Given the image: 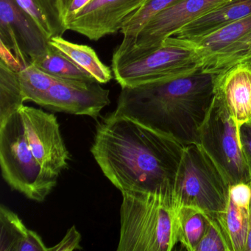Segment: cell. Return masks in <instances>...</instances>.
<instances>
[{
    "label": "cell",
    "mask_w": 251,
    "mask_h": 251,
    "mask_svg": "<svg viewBox=\"0 0 251 251\" xmlns=\"http://www.w3.org/2000/svg\"><path fill=\"white\" fill-rule=\"evenodd\" d=\"M185 146L130 117L112 113L97 127L91 152L120 192L156 194L173 204Z\"/></svg>",
    "instance_id": "obj_1"
},
{
    "label": "cell",
    "mask_w": 251,
    "mask_h": 251,
    "mask_svg": "<svg viewBox=\"0 0 251 251\" xmlns=\"http://www.w3.org/2000/svg\"><path fill=\"white\" fill-rule=\"evenodd\" d=\"M216 73L190 74L122 88L114 113L177 141L199 143V131L214 97Z\"/></svg>",
    "instance_id": "obj_2"
},
{
    "label": "cell",
    "mask_w": 251,
    "mask_h": 251,
    "mask_svg": "<svg viewBox=\"0 0 251 251\" xmlns=\"http://www.w3.org/2000/svg\"><path fill=\"white\" fill-rule=\"evenodd\" d=\"M118 251H171L178 243L173 202L159 195L123 192Z\"/></svg>",
    "instance_id": "obj_3"
},
{
    "label": "cell",
    "mask_w": 251,
    "mask_h": 251,
    "mask_svg": "<svg viewBox=\"0 0 251 251\" xmlns=\"http://www.w3.org/2000/svg\"><path fill=\"white\" fill-rule=\"evenodd\" d=\"M115 80L121 88L190 74L201 68L196 52L174 38L158 48L140 50L123 39L111 60Z\"/></svg>",
    "instance_id": "obj_4"
},
{
    "label": "cell",
    "mask_w": 251,
    "mask_h": 251,
    "mask_svg": "<svg viewBox=\"0 0 251 251\" xmlns=\"http://www.w3.org/2000/svg\"><path fill=\"white\" fill-rule=\"evenodd\" d=\"M227 177L198 144L185 147L175 183V210L190 206L218 220L230 197Z\"/></svg>",
    "instance_id": "obj_5"
},
{
    "label": "cell",
    "mask_w": 251,
    "mask_h": 251,
    "mask_svg": "<svg viewBox=\"0 0 251 251\" xmlns=\"http://www.w3.org/2000/svg\"><path fill=\"white\" fill-rule=\"evenodd\" d=\"M0 165L8 184L28 199L42 202L56 186L58 176L46 171L30 149L20 111L0 123Z\"/></svg>",
    "instance_id": "obj_6"
},
{
    "label": "cell",
    "mask_w": 251,
    "mask_h": 251,
    "mask_svg": "<svg viewBox=\"0 0 251 251\" xmlns=\"http://www.w3.org/2000/svg\"><path fill=\"white\" fill-rule=\"evenodd\" d=\"M239 129L223 100L214 92L211 108L200 128L198 145L227 177L230 186L251 182Z\"/></svg>",
    "instance_id": "obj_7"
},
{
    "label": "cell",
    "mask_w": 251,
    "mask_h": 251,
    "mask_svg": "<svg viewBox=\"0 0 251 251\" xmlns=\"http://www.w3.org/2000/svg\"><path fill=\"white\" fill-rule=\"evenodd\" d=\"M174 39L195 50L202 70L216 73L235 64L251 45V15L202 37Z\"/></svg>",
    "instance_id": "obj_8"
},
{
    "label": "cell",
    "mask_w": 251,
    "mask_h": 251,
    "mask_svg": "<svg viewBox=\"0 0 251 251\" xmlns=\"http://www.w3.org/2000/svg\"><path fill=\"white\" fill-rule=\"evenodd\" d=\"M0 43L25 67L46 52L50 39L16 0H0Z\"/></svg>",
    "instance_id": "obj_9"
},
{
    "label": "cell",
    "mask_w": 251,
    "mask_h": 251,
    "mask_svg": "<svg viewBox=\"0 0 251 251\" xmlns=\"http://www.w3.org/2000/svg\"><path fill=\"white\" fill-rule=\"evenodd\" d=\"M20 112L35 158L46 171L59 176L67 167L70 154L61 136L56 117L52 114L25 105Z\"/></svg>",
    "instance_id": "obj_10"
},
{
    "label": "cell",
    "mask_w": 251,
    "mask_h": 251,
    "mask_svg": "<svg viewBox=\"0 0 251 251\" xmlns=\"http://www.w3.org/2000/svg\"><path fill=\"white\" fill-rule=\"evenodd\" d=\"M227 0H180L151 18L135 38L123 39L137 49L158 48L167 38Z\"/></svg>",
    "instance_id": "obj_11"
},
{
    "label": "cell",
    "mask_w": 251,
    "mask_h": 251,
    "mask_svg": "<svg viewBox=\"0 0 251 251\" xmlns=\"http://www.w3.org/2000/svg\"><path fill=\"white\" fill-rule=\"evenodd\" d=\"M148 0H92L67 23V30L98 41L121 30L126 20Z\"/></svg>",
    "instance_id": "obj_12"
},
{
    "label": "cell",
    "mask_w": 251,
    "mask_h": 251,
    "mask_svg": "<svg viewBox=\"0 0 251 251\" xmlns=\"http://www.w3.org/2000/svg\"><path fill=\"white\" fill-rule=\"evenodd\" d=\"M100 84L56 78L40 106L55 112L98 118L110 104L109 90Z\"/></svg>",
    "instance_id": "obj_13"
},
{
    "label": "cell",
    "mask_w": 251,
    "mask_h": 251,
    "mask_svg": "<svg viewBox=\"0 0 251 251\" xmlns=\"http://www.w3.org/2000/svg\"><path fill=\"white\" fill-rule=\"evenodd\" d=\"M214 92L222 98L238 127L251 123V59L216 73Z\"/></svg>",
    "instance_id": "obj_14"
},
{
    "label": "cell",
    "mask_w": 251,
    "mask_h": 251,
    "mask_svg": "<svg viewBox=\"0 0 251 251\" xmlns=\"http://www.w3.org/2000/svg\"><path fill=\"white\" fill-rule=\"evenodd\" d=\"M251 183L231 185L226 213L217 220L229 251H245L249 230Z\"/></svg>",
    "instance_id": "obj_15"
},
{
    "label": "cell",
    "mask_w": 251,
    "mask_h": 251,
    "mask_svg": "<svg viewBox=\"0 0 251 251\" xmlns=\"http://www.w3.org/2000/svg\"><path fill=\"white\" fill-rule=\"evenodd\" d=\"M251 15V0H227L183 26L173 37L181 40L202 37Z\"/></svg>",
    "instance_id": "obj_16"
},
{
    "label": "cell",
    "mask_w": 251,
    "mask_h": 251,
    "mask_svg": "<svg viewBox=\"0 0 251 251\" xmlns=\"http://www.w3.org/2000/svg\"><path fill=\"white\" fill-rule=\"evenodd\" d=\"M0 251H47L42 238L4 205L0 208Z\"/></svg>",
    "instance_id": "obj_17"
},
{
    "label": "cell",
    "mask_w": 251,
    "mask_h": 251,
    "mask_svg": "<svg viewBox=\"0 0 251 251\" xmlns=\"http://www.w3.org/2000/svg\"><path fill=\"white\" fill-rule=\"evenodd\" d=\"M50 44L98 83H107L112 79V70L100 61L96 52L90 47L69 42L62 36L52 38L50 39Z\"/></svg>",
    "instance_id": "obj_18"
},
{
    "label": "cell",
    "mask_w": 251,
    "mask_h": 251,
    "mask_svg": "<svg viewBox=\"0 0 251 251\" xmlns=\"http://www.w3.org/2000/svg\"><path fill=\"white\" fill-rule=\"evenodd\" d=\"M16 2L34 20L50 39L62 36L67 31L57 0H16Z\"/></svg>",
    "instance_id": "obj_19"
},
{
    "label": "cell",
    "mask_w": 251,
    "mask_h": 251,
    "mask_svg": "<svg viewBox=\"0 0 251 251\" xmlns=\"http://www.w3.org/2000/svg\"><path fill=\"white\" fill-rule=\"evenodd\" d=\"M178 243L188 251H196L205 233L210 217L203 211L190 206L176 210Z\"/></svg>",
    "instance_id": "obj_20"
},
{
    "label": "cell",
    "mask_w": 251,
    "mask_h": 251,
    "mask_svg": "<svg viewBox=\"0 0 251 251\" xmlns=\"http://www.w3.org/2000/svg\"><path fill=\"white\" fill-rule=\"evenodd\" d=\"M31 63L55 78L79 81H96L90 75L80 69L50 44L46 52L32 61Z\"/></svg>",
    "instance_id": "obj_21"
},
{
    "label": "cell",
    "mask_w": 251,
    "mask_h": 251,
    "mask_svg": "<svg viewBox=\"0 0 251 251\" xmlns=\"http://www.w3.org/2000/svg\"><path fill=\"white\" fill-rule=\"evenodd\" d=\"M25 102L19 72L0 61V123L20 111Z\"/></svg>",
    "instance_id": "obj_22"
},
{
    "label": "cell",
    "mask_w": 251,
    "mask_h": 251,
    "mask_svg": "<svg viewBox=\"0 0 251 251\" xmlns=\"http://www.w3.org/2000/svg\"><path fill=\"white\" fill-rule=\"evenodd\" d=\"M20 83L25 101L40 105L56 78L30 62L19 72Z\"/></svg>",
    "instance_id": "obj_23"
},
{
    "label": "cell",
    "mask_w": 251,
    "mask_h": 251,
    "mask_svg": "<svg viewBox=\"0 0 251 251\" xmlns=\"http://www.w3.org/2000/svg\"><path fill=\"white\" fill-rule=\"evenodd\" d=\"M178 1L180 0H148L140 9L126 20L120 33L124 37H136L151 18Z\"/></svg>",
    "instance_id": "obj_24"
},
{
    "label": "cell",
    "mask_w": 251,
    "mask_h": 251,
    "mask_svg": "<svg viewBox=\"0 0 251 251\" xmlns=\"http://www.w3.org/2000/svg\"><path fill=\"white\" fill-rule=\"evenodd\" d=\"M196 251H229L226 238L217 220L210 217L208 227Z\"/></svg>",
    "instance_id": "obj_25"
},
{
    "label": "cell",
    "mask_w": 251,
    "mask_h": 251,
    "mask_svg": "<svg viewBox=\"0 0 251 251\" xmlns=\"http://www.w3.org/2000/svg\"><path fill=\"white\" fill-rule=\"evenodd\" d=\"M92 0H57L58 11L67 27V23Z\"/></svg>",
    "instance_id": "obj_26"
},
{
    "label": "cell",
    "mask_w": 251,
    "mask_h": 251,
    "mask_svg": "<svg viewBox=\"0 0 251 251\" xmlns=\"http://www.w3.org/2000/svg\"><path fill=\"white\" fill-rule=\"evenodd\" d=\"M81 236L77 231L75 226L70 227L66 233L64 239L52 248H48V251H74V250L81 249L80 247V242Z\"/></svg>",
    "instance_id": "obj_27"
},
{
    "label": "cell",
    "mask_w": 251,
    "mask_h": 251,
    "mask_svg": "<svg viewBox=\"0 0 251 251\" xmlns=\"http://www.w3.org/2000/svg\"><path fill=\"white\" fill-rule=\"evenodd\" d=\"M239 131L241 148L251 173V123L242 125Z\"/></svg>",
    "instance_id": "obj_28"
},
{
    "label": "cell",
    "mask_w": 251,
    "mask_h": 251,
    "mask_svg": "<svg viewBox=\"0 0 251 251\" xmlns=\"http://www.w3.org/2000/svg\"><path fill=\"white\" fill-rule=\"evenodd\" d=\"M245 251H251V198L249 205V230H248V241H247Z\"/></svg>",
    "instance_id": "obj_29"
},
{
    "label": "cell",
    "mask_w": 251,
    "mask_h": 251,
    "mask_svg": "<svg viewBox=\"0 0 251 251\" xmlns=\"http://www.w3.org/2000/svg\"><path fill=\"white\" fill-rule=\"evenodd\" d=\"M248 59H251V45H249V47L247 48L246 50L240 55V57H239V59H238L236 62H239V61H245V60Z\"/></svg>",
    "instance_id": "obj_30"
}]
</instances>
